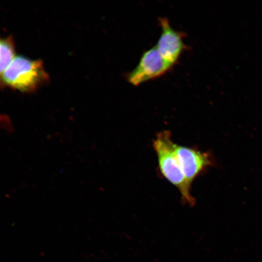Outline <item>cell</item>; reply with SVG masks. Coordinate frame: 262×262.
<instances>
[{
    "instance_id": "obj_1",
    "label": "cell",
    "mask_w": 262,
    "mask_h": 262,
    "mask_svg": "<svg viewBox=\"0 0 262 262\" xmlns=\"http://www.w3.org/2000/svg\"><path fill=\"white\" fill-rule=\"evenodd\" d=\"M159 170L170 183L179 191L182 202L190 206L195 204L188 184L180 164L175 151V144L171 139V132L164 130L158 132L153 142Z\"/></svg>"
},
{
    "instance_id": "obj_2",
    "label": "cell",
    "mask_w": 262,
    "mask_h": 262,
    "mask_svg": "<svg viewBox=\"0 0 262 262\" xmlns=\"http://www.w3.org/2000/svg\"><path fill=\"white\" fill-rule=\"evenodd\" d=\"M48 79L41 60H32L22 56L16 57L1 74L4 85L25 93L34 91Z\"/></svg>"
},
{
    "instance_id": "obj_3",
    "label": "cell",
    "mask_w": 262,
    "mask_h": 262,
    "mask_svg": "<svg viewBox=\"0 0 262 262\" xmlns=\"http://www.w3.org/2000/svg\"><path fill=\"white\" fill-rule=\"evenodd\" d=\"M173 66L163 58L155 46L143 53L138 65L128 74L127 80L131 84L137 86L162 76Z\"/></svg>"
},
{
    "instance_id": "obj_4",
    "label": "cell",
    "mask_w": 262,
    "mask_h": 262,
    "mask_svg": "<svg viewBox=\"0 0 262 262\" xmlns=\"http://www.w3.org/2000/svg\"><path fill=\"white\" fill-rule=\"evenodd\" d=\"M175 151L188 184L212 164L210 154L195 148L175 144Z\"/></svg>"
},
{
    "instance_id": "obj_5",
    "label": "cell",
    "mask_w": 262,
    "mask_h": 262,
    "mask_svg": "<svg viewBox=\"0 0 262 262\" xmlns=\"http://www.w3.org/2000/svg\"><path fill=\"white\" fill-rule=\"evenodd\" d=\"M159 20L161 33L155 46L163 58L174 66L186 48L183 34L173 29L167 18L160 17Z\"/></svg>"
},
{
    "instance_id": "obj_6",
    "label": "cell",
    "mask_w": 262,
    "mask_h": 262,
    "mask_svg": "<svg viewBox=\"0 0 262 262\" xmlns=\"http://www.w3.org/2000/svg\"><path fill=\"white\" fill-rule=\"evenodd\" d=\"M0 49V70L1 74L15 58V46L12 38L9 37L1 39Z\"/></svg>"
},
{
    "instance_id": "obj_7",
    "label": "cell",
    "mask_w": 262,
    "mask_h": 262,
    "mask_svg": "<svg viewBox=\"0 0 262 262\" xmlns=\"http://www.w3.org/2000/svg\"><path fill=\"white\" fill-rule=\"evenodd\" d=\"M0 127L6 131L12 133L14 131V126L10 117L5 114H2L0 117Z\"/></svg>"
}]
</instances>
